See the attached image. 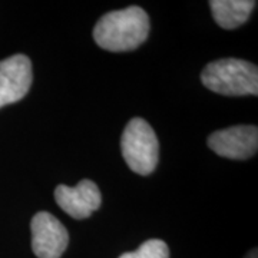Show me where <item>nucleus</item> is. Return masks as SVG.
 Wrapping results in <instances>:
<instances>
[{
    "mask_svg": "<svg viewBox=\"0 0 258 258\" xmlns=\"http://www.w3.org/2000/svg\"><path fill=\"white\" fill-rule=\"evenodd\" d=\"M149 35V18L138 6L103 15L93 29L95 42L109 52H129L141 46Z\"/></svg>",
    "mask_w": 258,
    "mask_h": 258,
    "instance_id": "1",
    "label": "nucleus"
},
{
    "mask_svg": "<svg viewBox=\"0 0 258 258\" xmlns=\"http://www.w3.org/2000/svg\"><path fill=\"white\" fill-rule=\"evenodd\" d=\"M204 86L225 96L258 95V69L241 59H220L208 63L201 74Z\"/></svg>",
    "mask_w": 258,
    "mask_h": 258,
    "instance_id": "2",
    "label": "nucleus"
},
{
    "mask_svg": "<svg viewBox=\"0 0 258 258\" xmlns=\"http://www.w3.org/2000/svg\"><path fill=\"white\" fill-rule=\"evenodd\" d=\"M122 157L139 175H149L158 165L159 144L152 126L142 118H134L125 126L120 139Z\"/></svg>",
    "mask_w": 258,
    "mask_h": 258,
    "instance_id": "3",
    "label": "nucleus"
},
{
    "mask_svg": "<svg viewBox=\"0 0 258 258\" xmlns=\"http://www.w3.org/2000/svg\"><path fill=\"white\" fill-rule=\"evenodd\" d=\"M32 251L37 258H60L69 244V232L60 221L46 211L32 218Z\"/></svg>",
    "mask_w": 258,
    "mask_h": 258,
    "instance_id": "4",
    "label": "nucleus"
},
{
    "mask_svg": "<svg viewBox=\"0 0 258 258\" xmlns=\"http://www.w3.org/2000/svg\"><path fill=\"white\" fill-rule=\"evenodd\" d=\"M208 147L220 157L248 159L258 149V129L254 125H238L210 135Z\"/></svg>",
    "mask_w": 258,
    "mask_h": 258,
    "instance_id": "5",
    "label": "nucleus"
},
{
    "mask_svg": "<svg viewBox=\"0 0 258 258\" xmlns=\"http://www.w3.org/2000/svg\"><path fill=\"white\" fill-rule=\"evenodd\" d=\"M32 81V62L28 56L13 55L0 60V108L23 99Z\"/></svg>",
    "mask_w": 258,
    "mask_h": 258,
    "instance_id": "6",
    "label": "nucleus"
},
{
    "mask_svg": "<svg viewBox=\"0 0 258 258\" xmlns=\"http://www.w3.org/2000/svg\"><path fill=\"white\" fill-rule=\"evenodd\" d=\"M55 200L56 204L72 218L83 220L101 207L102 195L93 181L83 179L76 186H56Z\"/></svg>",
    "mask_w": 258,
    "mask_h": 258,
    "instance_id": "7",
    "label": "nucleus"
},
{
    "mask_svg": "<svg viewBox=\"0 0 258 258\" xmlns=\"http://www.w3.org/2000/svg\"><path fill=\"white\" fill-rule=\"evenodd\" d=\"M252 0H211L212 18L222 29L240 28L255 8Z\"/></svg>",
    "mask_w": 258,
    "mask_h": 258,
    "instance_id": "8",
    "label": "nucleus"
},
{
    "mask_svg": "<svg viewBox=\"0 0 258 258\" xmlns=\"http://www.w3.org/2000/svg\"><path fill=\"white\" fill-rule=\"evenodd\" d=\"M119 258H169V248L162 240L145 241L137 251L125 252Z\"/></svg>",
    "mask_w": 258,
    "mask_h": 258,
    "instance_id": "9",
    "label": "nucleus"
},
{
    "mask_svg": "<svg viewBox=\"0 0 258 258\" xmlns=\"http://www.w3.org/2000/svg\"><path fill=\"white\" fill-rule=\"evenodd\" d=\"M247 258H257V249H252L248 255H247Z\"/></svg>",
    "mask_w": 258,
    "mask_h": 258,
    "instance_id": "10",
    "label": "nucleus"
}]
</instances>
